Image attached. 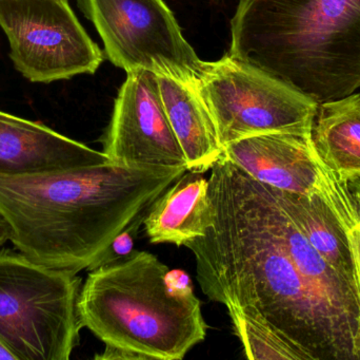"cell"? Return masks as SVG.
I'll use <instances>...</instances> for the list:
<instances>
[{"mask_svg": "<svg viewBox=\"0 0 360 360\" xmlns=\"http://www.w3.org/2000/svg\"><path fill=\"white\" fill-rule=\"evenodd\" d=\"M8 241H10V228L0 215V247H2Z\"/></svg>", "mask_w": 360, "mask_h": 360, "instance_id": "20", "label": "cell"}, {"mask_svg": "<svg viewBox=\"0 0 360 360\" xmlns=\"http://www.w3.org/2000/svg\"><path fill=\"white\" fill-rule=\"evenodd\" d=\"M186 171L107 162L0 173V215L20 253L78 274L90 271L112 241Z\"/></svg>", "mask_w": 360, "mask_h": 360, "instance_id": "2", "label": "cell"}, {"mask_svg": "<svg viewBox=\"0 0 360 360\" xmlns=\"http://www.w3.org/2000/svg\"><path fill=\"white\" fill-rule=\"evenodd\" d=\"M82 328L137 360H181L207 337L190 276L158 256L133 251L90 271L78 298Z\"/></svg>", "mask_w": 360, "mask_h": 360, "instance_id": "4", "label": "cell"}, {"mask_svg": "<svg viewBox=\"0 0 360 360\" xmlns=\"http://www.w3.org/2000/svg\"><path fill=\"white\" fill-rule=\"evenodd\" d=\"M148 211V209H147ZM147 211L139 213L130 225L127 226L113 241L111 244L101 254V257L93 264L90 271L101 266H109L115 262L122 261L131 255L134 251V241L139 234V228L143 224L146 213Z\"/></svg>", "mask_w": 360, "mask_h": 360, "instance_id": "17", "label": "cell"}, {"mask_svg": "<svg viewBox=\"0 0 360 360\" xmlns=\"http://www.w3.org/2000/svg\"><path fill=\"white\" fill-rule=\"evenodd\" d=\"M224 154L252 178L271 187L321 197L344 228L356 216L346 185L321 162L312 132L252 135L224 146Z\"/></svg>", "mask_w": 360, "mask_h": 360, "instance_id": "9", "label": "cell"}, {"mask_svg": "<svg viewBox=\"0 0 360 360\" xmlns=\"http://www.w3.org/2000/svg\"><path fill=\"white\" fill-rule=\"evenodd\" d=\"M229 313L233 330L243 345L245 356L254 360H312L272 328L248 318L240 313Z\"/></svg>", "mask_w": 360, "mask_h": 360, "instance_id": "16", "label": "cell"}, {"mask_svg": "<svg viewBox=\"0 0 360 360\" xmlns=\"http://www.w3.org/2000/svg\"><path fill=\"white\" fill-rule=\"evenodd\" d=\"M351 254H352L353 266H354V280L359 296L360 316V217L351 221L346 228Z\"/></svg>", "mask_w": 360, "mask_h": 360, "instance_id": "18", "label": "cell"}, {"mask_svg": "<svg viewBox=\"0 0 360 360\" xmlns=\"http://www.w3.org/2000/svg\"><path fill=\"white\" fill-rule=\"evenodd\" d=\"M209 182L211 223L186 244L202 293L272 328L312 360H360L354 283L319 255L271 186L224 154Z\"/></svg>", "mask_w": 360, "mask_h": 360, "instance_id": "1", "label": "cell"}, {"mask_svg": "<svg viewBox=\"0 0 360 360\" xmlns=\"http://www.w3.org/2000/svg\"><path fill=\"white\" fill-rule=\"evenodd\" d=\"M222 147L269 132H312L319 104L268 72L226 53L205 61L197 82Z\"/></svg>", "mask_w": 360, "mask_h": 360, "instance_id": "6", "label": "cell"}, {"mask_svg": "<svg viewBox=\"0 0 360 360\" xmlns=\"http://www.w3.org/2000/svg\"><path fill=\"white\" fill-rule=\"evenodd\" d=\"M98 32L109 61L127 73L156 75L197 84L203 63L184 39L164 0H77Z\"/></svg>", "mask_w": 360, "mask_h": 360, "instance_id": "7", "label": "cell"}, {"mask_svg": "<svg viewBox=\"0 0 360 360\" xmlns=\"http://www.w3.org/2000/svg\"><path fill=\"white\" fill-rule=\"evenodd\" d=\"M17 360L15 355L0 340V360Z\"/></svg>", "mask_w": 360, "mask_h": 360, "instance_id": "21", "label": "cell"}, {"mask_svg": "<svg viewBox=\"0 0 360 360\" xmlns=\"http://www.w3.org/2000/svg\"><path fill=\"white\" fill-rule=\"evenodd\" d=\"M231 35L233 57L317 104L360 88V0H239Z\"/></svg>", "mask_w": 360, "mask_h": 360, "instance_id": "3", "label": "cell"}, {"mask_svg": "<svg viewBox=\"0 0 360 360\" xmlns=\"http://www.w3.org/2000/svg\"><path fill=\"white\" fill-rule=\"evenodd\" d=\"M110 162L103 151L39 122L0 111V173H34Z\"/></svg>", "mask_w": 360, "mask_h": 360, "instance_id": "11", "label": "cell"}, {"mask_svg": "<svg viewBox=\"0 0 360 360\" xmlns=\"http://www.w3.org/2000/svg\"><path fill=\"white\" fill-rule=\"evenodd\" d=\"M82 278L0 251V340L17 360H69L82 330Z\"/></svg>", "mask_w": 360, "mask_h": 360, "instance_id": "5", "label": "cell"}, {"mask_svg": "<svg viewBox=\"0 0 360 360\" xmlns=\"http://www.w3.org/2000/svg\"><path fill=\"white\" fill-rule=\"evenodd\" d=\"M342 183L346 185L347 190L352 200L353 206L356 211L357 216L360 217V178H355V179L349 180Z\"/></svg>", "mask_w": 360, "mask_h": 360, "instance_id": "19", "label": "cell"}, {"mask_svg": "<svg viewBox=\"0 0 360 360\" xmlns=\"http://www.w3.org/2000/svg\"><path fill=\"white\" fill-rule=\"evenodd\" d=\"M210 223L209 179L202 173L190 170L156 198L143 219L150 242L179 247L205 236Z\"/></svg>", "mask_w": 360, "mask_h": 360, "instance_id": "12", "label": "cell"}, {"mask_svg": "<svg viewBox=\"0 0 360 360\" xmlns=\"http://www.w3.org/2000/svg\"><path fill=\"white\" fill-rule=\"evenodd\" d=\"M288 215L319 255L354 283V266L346 230L319 196H304L272 187Z\"/></svg>", "mask_w": 360, "mask_h": 360, "instance_id": "15", "label": "cell"}, {"mask_svg": "<svg viewBox=\"0 0 360 360\" xmlns=\"http://www.w3.org/2000/svg\"><path fill=\"white\" fill-rule=\"evenodd\" d=\"M171 126L188 163V170L203 173L221 158L224 147L213 116L197 84L158 75Z\"/></svg>", "mask_w": 360, "mask_h": 360, "instance_id": "13", "label": "cell"}, {"mask_svg": "<svg viewBox=\"0 0 360 360\" xmlns=\"http://www.w3.org/2000/svg\"><path fill=\"white\" fill-rule=\"evenodd\" d=\"M101 142L103 154L114 164L188 170L165 110L158 75L148 70L127 73Z\"/></svg>", "mask_w": 360, "mask_h": 360, "instance_id": "10", "label": "cell"}, {"mask_svg": "<svg viewBox=\"0 0 360 360\" xmlns=\"http://www.w3.org/2000/svg\"><path fill=\"white\" fill-rule=\"evenodd\" d=\"M0 27L15 68L30 82L94 74L103 61L69 0H0Z\"/></svg>", "mask_w": 360, "mask_h": 360, "instance_id": "8", "label": "cell"}, {"mask_svg": "<svg viewBox=\"0 0 360 360\" xmlns=\"http://www.w3.org/2000/svg\"><path fill=\"white\" fill-rule=\"evenodd\" d=\"M312 137L321 162L338 181L360 178V93L319 104Z\"/></svg>", "mask_w": 360, "mask_h": 360, "instance_id": "14", "label": "cell"}]
</instances>
